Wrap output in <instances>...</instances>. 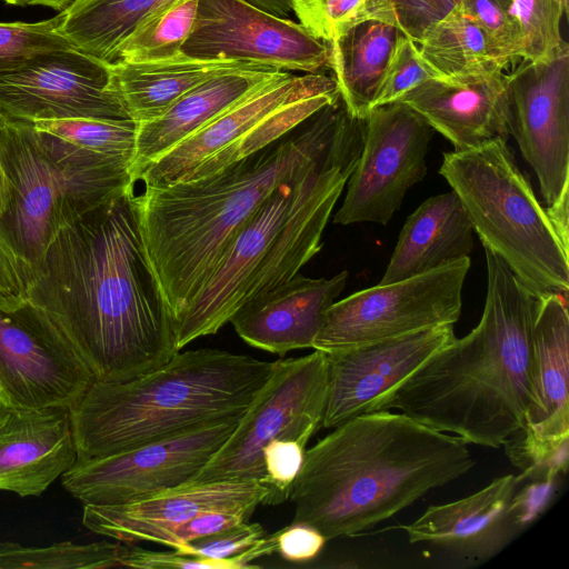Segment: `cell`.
I'll use <instances>...</instances> for the list:
<instances>
[{
  "label": "cell",
  "instance_id": "6da1fadb",
  "mask_svg": "<svg viewBox=\"0 0 569 569\" xmlns=\"http://www.w3.org/2000/svg\"><path fill=\"white\" fill-rule=\"evenodd\" d=\"M26 296L61 329L96 381L130 380L179 352L133 186L58 232Z\"/></svg>",
  "mask_w": 569,
  "mask_h": 569
},
{
  "label": "cell",
  "instance_id": "7a4b0ae2",
  "mask_svg": "<svg viewBox=\"0 0 569 569\" xmlns=\"http://www.w3.org/2000/svg\"><path fill=\"white\" fill-rule=\"evenodd\" d=\"M487 293L479 323L416 370L385 402L468 445L499 448L525 426L540 297L483 247Z\"/></svg>",
  "mask_w": 569,
  "mask_h": 569
},
{
  "label": "cell",
  "instance_id": "3957f363",
  "mask_svg": "<svg viewBox=\"0 0 569 569\" xmlns=\"http://www.w3.org/2000/svg\"><path fill=\"white\" fill-rule=\"evenodd\" d=\"M468 443L408 415L379 410L340 423L305 451L289 499L292 522L327 540L393 517L475 466Z\"/></svg>",
  "mask_w": 569,
  "mask_h": 569
},
{
  "label": "cell",
  "instance_id": "277c9868",
  "mask_svg": "<svg viewBox=\"0 0 569 569\" xmlns=\"http://www.w3.org/2000/svg\"><path fill=\"white\" fill-rule=\"evenodd\" d=\"M348 114L339 98L279 140L214 173L144 188L137 196L146 250L174 320L257 208L317 159Z\"/></svg>",
  "mask_w": 569,
  "mask_h": 569
},
{
  "label": "cell",
  "instance_id": "5b68a950",
  "mask_svg": "<svg viewBox=\"0 0 569 569\" xmlns=\"http://www.w3.org/2000/svg\"><path fill=\"white\" fill-rule=\"evenodd\" d=\"M366 121L350 113L307 168L278 186L226 249L202 290L176 316V343L214 335L249 301L290 280L321 237L362 151Z\"/></svg>",
  "mask_w": 569,
  "mask_h": 569
},
{
  "label": "cell",
  "instance_id": "8992f818",
  "mask_svg": "<svg viewBox=\"0 0 569 569\" xmlns=\"http://www.w3.org/2000/svg\"><path fill=\"white\" fill-rule=\"evenodd\" d=\"M274 361L202 348L122 382L94 381L70 409L78 459L126 451L241 418Z\"/></svg>",
  "mask_w": 569,
  "mask_h": 569
},
{
  "label": "cell",
  "instance_id": "52a82bcc",
  "mask_svg": "<svg viewBox=\"0 0 569 569\" xmlns=\"http://www.w3.org/2000/svg\"><path fill=\"white\" fill-rule=\"evenodd\" d=\"M0 163L11 187L0 236L19 260L27 288L59 231L134 184L129 160L81 151L30 122L8 118L0 132Z\"/></svg>",
  "mask_w": 569,
  "mask_h": 569
},
{
  "label": "cell",
  "instance_id": "ba28073f",
  "mask_svg": "<svg viewBox=\"0 0 569 569\" xmlns=\"http://www.w3.org/2000/svg\"><path fill=\"white\" fill-rule=\"evenodd\" d=\"M439 173L459 197L483 247L538 297H568L569 241L537 199L506 140L446 152Z\"/></svg>",
  "mask_w": 569,
  "mask_h": 569
},
{
  "label": "cell",
  "instance_id": "9c48e42d",
  "mask_svg": "<svg viewBox=\"0 0 569 569\" xmlns=\"http://www.w3.org/2000/svg\"><path fill=\"white\" fill-rule=\"evenodd\" d=\"M339 91L323 73L278 70L239 101L133 177L144 188L199 179L279 140L325 106L317 92Z\"/></svg>",
  "mask_w": 569,
  "mask_h": 569
},
{
  "label": "cell",
  "instance_id": "30bf717a",
  "mask_svg": "<svg viewBox=\"0 0 569 569\" xmlns=\"http://www.w3.org/2000/svg\"><path fill=\"white\" fill-rule=\"evenodd\" d=\"M328 391V358L320 350L274 361L272 372L211 460L186 486L220 481L263 483L262 449L272 440L307 446L321 427Z\"/></svg>",
  "mask_w": 569,
  "mask_h": 569
},
{
  "label": "cell",
  "instance_id": "8fae6325",
  "mask_svg": "<svg viewBox=\"0 0 569 569\" xmlns=\"http://www.w3.org/2000/svg\"><path fill=\"white\" fill-rule=\"evenodd\" d=\"M470 264V257H466L333 302L325 315L312 349L330 353L435 327L453 326L461 313L462 287Z\"/></svg>",
  "mask_w": 569,
  "mask_h": 569
},
{
  "label": "cell",
  "instance_id": "7c38bea8",
  "mask_svg": "<svg viewBox=\"0 0 569 569\" xmlns=\"http://www.w3.org/2000/svg\"><path fill=\"white\" fill-rule=\"evenodd\" d=\"M94 377L61 329L27 296L0 295V402L71 409Z\"/></svg>",
  "mask_w": 569,
  "mask_h": 569
},
{
  "label": "cell",
  "instance_id": "4fadbf2b",
  "mask_svg": "<svg viewBox=\"0 0 569 569\" xmlns=\"http://www.w3.org/2000/svg\"><path fill=\"white\" fill-rule=\"evenodd\" d=\"M510 136L532 167L547 211L569 241V48L507 74Z\"/></svg>",
  "mask_w": 569,
  "mask_h": 569
},
{
  "label": "cell",
  "instance_id": "5bb4252c",
  "mask_svg": "<svg viewBox=\"0 0 569 569\" xmlns=\"http://www.w3.org/2000/svg\"><path fill=\"white\" fill-rule=\"evenodd\" d=\"M240 419L113 455L77 459L61 476V485L82 505H121L186 486L223 446Z\"/></svg>",
  "mask_w": 569,
  "mask_h": 569
},
{
  "label": "cell",
  "instance_id": "9a60e30c",
  "mask_svg": "<svg viewBox=\"0 0 569 569\" xmlns=\"http://www.w3.org/2000/svg\"><path fill=\"white\" fill-rule=\"evenodd\" d=\"M359 160L333 216L338 224H388L406 192L427 173L426 157L435 130L401 101L373 107L365 118Z\"/></svg>",
  "mask_w": 569,
  "mask_h": 569
},
{
  "label": "cell",
  "instance_id": "2e32d148",
  "mask_svg": "<svg viewBox=\"0 0 569 569\" xmlns=\"http://www.w3.org/2000/svg\"><path fill=\"white\" fill-rule=\"evenodd\" d=\"M568 297H540L532 332L530 402L525 426L505 443L521 471L559 472L569 460Z\"/></svg>",
  "mask_w": 569,
  "mask_h": 569
},
{
  "label": "cell",
  "instance_id": "e0dca14e",
  "mask_svg": "<svg viewBox=\"0 0 569 569\" xmlns=\"http://www.w3.org/2000/svg\"><path fill=\"white\" fill-rule=\"evenodd\" d=\"M181 52L196 59L247 61L315 73L328 66V46L300 23L247 0H200Z\"/></svg>",
  "mask_w": 569,
  "mask_h": 569
},
{
  "label": "cell",
  "instance_id": "ac0fdd59",
  "mask_svg": "<svg viewBox=\"0 0 569 569\" xmlns=\"http://www.w3.org/2000/svg\"><path fill=\"white\" fill-rule=\"evenodd\" d=\"M106 64L76 48L37 57L0 74V108L14 121L129 119L109 91Z\"/></svg>",
  "mask_w": 569,
  "mask_h": 569
},
{
  "label": "cell",
  "instance_id": "d6986e66",
  "mask_svg": "<svg viewBox=\"0 0 569 569\" xmlns=\"http://www.w3.org/2000/svg\"><path fill=\"white\" fill-rule=\"evenodd\" d=\"M455 338L453 326L448 325L327 353L321 427L333 429L350 418L382 410L392 392Z\"/></svg>",
  "mask_w": 569,
  "mask_h": 569
},
{
  "label": "cell",
  "instance_id": "ffe728a7",
  "mask_svg": "<svg viewBox=\"0 0 569 569\" xmlns=\"http://www.w3.org/2000/svg\"><path fill=\"white\" fill-rule=\"evenodd\" d=\"M518 485V476L506 475L466 498L430 506L403 527L409 542L425 545L447 567L487 562L523 532L511 509Z\"/></svg>",
  "mask_w": 569,
  "mask_h": 569
},
{
  "label": "cell",
  "instance_id": "44dd1931",
  "mask_svg": "<svg viewBox=\"0 0 569 569\" xmlns=\"http://www.w3.org/2000/svg\"><path fill=\"white\" fill-rule=\"evenodd\" d=\"M269 495L259 481H220L182 486L121 505H82V523L119 542H154L164 531L210 510L253 513Z\"/></svg>",
  "mask_w": 569,
  "mask_h": 569
},
{
  "label": "cell",
  "instance_id": "7402d4cb",
  "mask_svg": "<svg viewBox=\"0 0 569 569\" xmlns=\"http://www.w3.org/2000/svg\"><path fill=\"white\" fill-rule=\"evenodd\" d=\"M397 101L417 111L435 131L468 151L510 136L507 74L433 78L416 86Z\"/></svg>",
  "mask_w": 569,
  "mask_h": 569
},
{
  "label": "cell",
  "instance_id": "603a6c76",
  "mask_svg": "<svg viewBox=\"0 0 569 569\" xmlns=\"http://www.w3.org/2000/svg\"><path fill=\"white\" fill-rule=\"evenodd\" d=\"M77 459L70 409L0 402V491L39 497Z\"/></svg>",
  "mask_w": 569,
  "mask_h": 569
},
{
  "label": "cell",
  "instance_id": "cb8c5ba5",
  "mask_svg": "<svg viewBox=\"0 0 569 569\" xmlns=\"http://www.w3.org/2000/svg\"><path fill=\"white\" fill-rule=\"evenodd\" d=\"M347 279L346 270L330 279L297 273L246 303L230 323L244 342L280 357L312 348L325 315L345 289Z\"/></svg>",
  "mask_w": 569,
  "mask_h": 569
},
{
  "label": "cell",
  "instance_id": "d4e9b609",
  "mask_svg": "<svg viewBox=\"0 0 569 569\" xmlns=\"http://www.w3.org/2000/svg\"><path fill=\"white\" fill-rule=\"evenodd\" d=\"M278 69L238 60L178 57L148 62L109 64V91L129 119L147 122L161 116L176 100L199 84L234 71Z\"/></svg>",
  "mask_w": 569,
  "mask_h": 569
},
{
  "label": "cell",
  "instance_id": "484cf974",
  "mask_svg": "<svg viewBox=\"0 0 569 569\" xmlns=\"http://www.w3.org/2000/svg\"><path fill=\"white\" fill-rule=\"evenodd\" d=\"M473 231L453 190L425 200L407 218L379 284L400 281L469 257Z\"/></svg>",
  "mask_w": 569,
  "mask_h": 569
},
{
  "label": "cell",
  "instance_id": "4316f807",
  "mask_svg": "<svg viewBox=\"0 0 569 569\" xmlns=\"http://www.w3.org/2000/svg\"><path fill=\"white\" fill-rule=\"evenodd\" d=\"M276 71L244 70L218 76L184 93L158 118L137 123L129 167L132 181L143 167L204 127Z\"/></svg>",
  "mask_w": 569,
  "mask_h": 569
},
{
  "label": "cell",
  "instance_id": "83f0119b",
  "mask_svg": "<svg viewBox=\"0 0 569 569\" xmlns=\"http://www.w3.org/2000/svg\"><path fill=\"white\" fill-rule=\"evenodd\" d=\"M402 34L400 28L379 20L359 23L326 43L341 100L349 113L365 119L372 109L389 61Z\"/></svg>",
  "mask_w": 569,
  "mask_h": 569
},
{
  "label": "cell",
  "instance_id": "f1b7e54d",
  "mask_svg": "<svg viewBox=\"0 0 569 569\" xmlns=\"http://www.w3.org/2000/svg\"><path fill=\"white\" fill-rule=\"evenodd\" d=\"M417 44L420 56L439 78L485 74L503 70L510 63L498 54L460 2L431 23Z\"/></svg>",
  "mask_w": 569,
  "mask_h": 569
},
{
  "label": "cell",
  "instance_id": "f546056e",
  "mask_svg": "<svg viewBox=\"0 0 569 569\" xmlns=\"http://www.w3.org/2000/svg\"><path fill=\"white\" fill-rule=\"evenodd\" d=\"M169 1L74 0L61 11L60 31L77 50L112 64L137 24Z\"/></svg>",
  "mask_w": 569,
  "mask_h": 569
},
{
  "label": "cell",
  "instance_id": "4dcf8cb0",
  "mask_svg": "<svg viewBox=\"0 0 569 569\" xmlns=\"http://www.w3.org/2000/svg\"><path fill=\"white\" fill-rule=\"evenodd\" d=\"M200 0H171L144 17L122 43L118 60L148 62L180 56Z\"/></svg>",
  "mask_w": 569,
  "mask_h": 569
},
{
  "label": "cell",
  "instance_id": "1f68e13d",
  "mask_svg": "<svg viewBox=\"0 0 569 569\" xmlns=\"http://www.w3.org/2000/svg\"><path fill=\"white\" fill-rule=\"evenodd\" d=\"M124 545L71 541L47 547H24L16 542H0V569H104L120 566Z\"/></svg>",
  "mask_w": 569,
  "mask_h": 569
},
{
  "label": "cell",
  "instance_id": "d6a6232c",
  "mask_svg": "<svg viewBox=\"0 0 569 569\" xmlns=\"http://www.w3.org/2000/svg\"><path fill=\"white\" fill-rule=\"evenodd\" d=\"M290 3L299 23L325 43L368 20L400 28L395 0H290Z\"/></svg>",
  "mask_w": 569,
  "mask_h": 569
},
{
  "label": "cell",
  "instance_id": "836d02e7",
  "mask_svg": "<svg viewBox=\"0 0 569 569\" xmlns=\"http://www.w3.org/2000/svg\"><path fill=\"white\" fill-rule=\"evenodd\" d=\"M69 146L84 152L132 160L137 123L131 119L78 118L32 123Z\"/></svg>",
  "mask_w": 569,
  "mask_h": 569
},
{
  "label": "cell",
  "instance_id": "e575fe53",
  "mask_svg": "<svg viewBox=\"0 0 569 569\" xmlns=\"http://www.w3.org/2000/svg\"><path fill=\"white\" fill-rule=\"evenodd\" d=\"M517 29L523 60L550 59L569 48L560 32L568 8L558 0H498Z\"/></svg>",
  "mask_w": 569,
  "mask_h": 569
},
{
  "label": "cell",
  "instance_id": "d590c367",
  "mask_svg": "<svg viewBox=\"0 0 569 569\" xmlns=\"http://www.w3.org/2000/svg\"><path fill=\"white\" fill-rule=\"evenodd\" d=\"M62 13L38 22H0V74L42 54L74 48L61 33Z\"/></svg>",
  "mask_w": 569,
  "mask_h": 569
},
{
  "label": "cell",
  "instance_id": "8d00e7d4",
  "mask_svg": "<svg viewBox=\"0 0 569 569\" xmlns=\"http://www.w3.org/2000/svg\"><path fill=\"white\" fill-rule=\"evenodd\" d=\"M433 78L439 77L420 56L418 44L402 33L389 61L373 107L397 101L416 86Z\"/></svg>",
  "mask_w": 569,
  "mask_h": 569
},
{
  "label": "cell",
  "instance_id": "74e56055",
  "mask_svg": "<svg viewBox=\"0 0 569 569\" xmlns=\"http://www.w3.org/2000/svg\"><path fill=\"white\" fill-rule=\"evenodd\" d=\"M305 451L306 447L293 440H272L263 447V485L269 489L263 505H278L289 499Z\"/></svg>",
  "mask_w": 569,
  "mask_h": 569
},
{
  "label": "cell",
  "instance_id": "f35d334b",
  "mask_svg": "<svg viewBox=\"0 0 569 569\" xmlns=\"http://www.w3.org/2000/svg\"><path fill=\"white\" fill-rule=\"evenodd\" d=\"M485 31L500 57L511 62L522 58L519 33L498 0H460Z\"/></svg>",
  "mask_w": 569,
  "mask_h": 569
},
{
  "label": "cell",
  "instance_id": "ab89813d",
  "mask_svg": "<svg viewBox=\"0 0 569 569\" xmlns=\"http://www.w3.org/2000/svg\"><path fill=\"white\" fill-rule=\"evenodd\" d=\"M263 536H266L264 529L260 523H248L246 521L220 532L192 540L176 551L214 560L234 559L248 569L238 557Z\"/></svg>",
  "mask_w": 569,
  "mask_h": 569
},
{
  "label": "cell",
  "instance_id": "60d3db41",
  "mask_svg": "<svg viewBox=\"0 0 569 569\" xmlns=\"http://www.w3.org/2000/svg\"><path fill=\"white\" fill-rule=\"evenodd\" d=\"M121 567L139 569H244L233 559L214 560L173 551H153L140 547L124 546L120 557Z\"/></svg>",
  "mask_w": 569,
  "mask_h": 569
},
{
  "label": "cell",
  "instance_id": "b9f144b4",
  "mask_svg": "<svg viewBox=\"0 0 569 569\" xmlns=\"http://www.w3.org/2000/svg\"><path fill=\"white\" fill-rule=\"evenodd\" d=\"M250 516V513L244 511H203L184 523L162 532L154 540V543L163 545L177 550L192 540L210 536L241 522H246Z\"/></svg>",
  "mask_w": 569,
  "mask_h": 569
},
{
  "label": "cell",
  "instance_id": "7bdbcfd3",
  "mask_svg": "<svg viewBox=\"0 0 569 569\" xmlns=\"http://www.w3.org/2000/svg\"><path fill=\"white\" fill-rule=\"evenodd\" d=\"M559 477L519 479L511 500V509L517 522L525 531L549 507L555 497Z\"/></svg>",
  "mask_w": 569,
  "mask_h": 569
},
{
  "label": "cell",
  "instance_id": "ee69618b",
  "mask_svg": "<svg viewBox=\"0 0 569 569\" xmlns=\"http://www.w3.org/2000/svg\"><path fill=\"white\" fill-rule=\"evenodd\" d=\"M276 536L277 552L282 559L295 563L316 559L327 542L319 530L305 522H291L276 531Z\"/></svg>",
  "mask_w": 569,
  "mask_h": 569
},
{
  "label": "cell",
  "instance_id": "f6af8a7d",
  "mask_svg": "<svg viewBox=\"0 0 569 569\" xmlns=\"http://www.w3.org/2000/svg\"><path fill=\"white\" fill-rule=\"evenodd\" d=\"M460 0H395L400 30L416 43L423 31Z\"/></svg>",
  "mask_w": 569,
  "mask_h": 569
},
{
  "label": "cell",
  "instance_id": "bcb514c9",
  "mask_svg": "<svg viewBox=\"0 0 569 569\" xmlns=\"http://www.w3.org/2000/svg\"><path fill=\"white\" fill-rule=\"evenodd\" d=\"M26 288L21 264L0 236V295L26 296Z\"/></svg>",
  "mask_w": 569,
  "mask_h": 569
},
{
  "label": "cell",
  "instance_id": "7dc6e473",
  "mask_svg": "<svg viewBox=\"0 0 569 569\" xmlns=\"http://www.w3.org/2000/svg\"><path fill=\"white\" fill-rule=\"evenodd\" d=\"M260 9L279 17H286L291 9L290 0H247Z\"/></svg>",
  "mask_w": 569,
  "mask_h": 569
},
{
  "label": "cell",
  "instance_id": "c3c4849f",
  "mask_svg": "<svg viewBox=\"0 0 569 569\" xmlns=\"http://www.w3.org/2000/svg\"><path fill=\"white\" fill-rule=\"evenodd\" d=\"M11 199V187L8 174L6 173L2 164L0 163V219L8 210Z\"/></svg>",
  "mask_w": 569,
  "mask_h": 569
},
{
  "label": "cell",
  "instance_id": "681fc988",
  "mask_svg": "<svg viewBox=\"0 0 569 569\" xmlns=\"http://www.w3.org/2000/svg\"><path fill=\"white\" fill-rule=\"evenodd\" d=\"M74 0H28V6H42L56 11H64Z\"/></svg>",
  "mask_w": 569,
  "mask_h": 569
},
{
  "label": "cell",
  "instance_id": "f907efd6",
  "mask_svg": "<svg viewBox=\"0 0 569 569\" xmlns=\"http://www.w3.org/2000/svg\"><path fill=\"white\" fill-rule=\"evenodd\" d=\"M0 1L4 2L6 4H10V6H19V7L28 6V0H0Z\"/></svg>",
  "mask_w": 569,
  "mask_h": 569
},
{
  "label": "cell",
  "instance_id": "816d5d0a",
  "mask_svg": "<svg viewBox=\"0 0 569 569\" xmlns=\"http://www.w3.org/2000/svg\"><path fill=\"white\" fill-rule=\"evenodd\" d=\"M6 120H7V117L3 114V112L0 108V132H1L2 126L6 122Z\"/></svg>",
  "mask_w": 569,
  "mask_h": 569
},
{
  "label": "cell",
  "instance_id": "f5cc1de1",
  "mask_svg": "<svg viewBox=\"0 0 569 569\" xmlns=\"http://www.w3.org/2000/svg\"><path fill=\"white\" fill-rule=\"evenodd\" d=\"M558 1H560L565 7L568 8V0H558Z\"/></svg>",
  "mask_w": 569,
  "mask_h": 569
}]
</instances>
